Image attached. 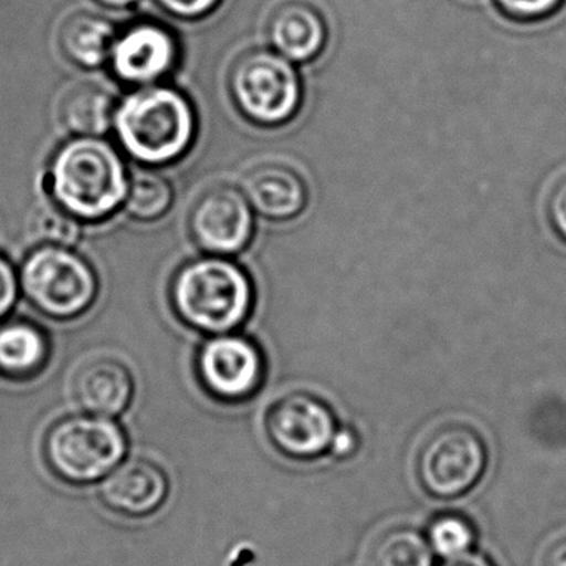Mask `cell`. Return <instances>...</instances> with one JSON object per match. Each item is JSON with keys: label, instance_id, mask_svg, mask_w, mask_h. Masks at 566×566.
Masks as SVG:
<instances>
[{"label": "cell", "instance_id": "cell-1", "mask_svg": "<svg viewBox=\"0 0 566 566\" xmlns=\"http://www.w3.org/2000/svg\"><path fill=\"white\" fill-rule=\"evenodd\" d=\"M130 174L120 151L104 137H74L49 165V195L78 221H102L124 207Z\"/></svg>", "mask_w": 566, "mask_h": 566}, {"label": "cell", "instance_id": "cell-2", "mask_svg": "<svg viewBox=\"0 0 566 566\" xmlns=\"http://www.w3.org/2000/svg\"><path fill=\"white\" fill-rule=\"evenodd\" d=\"M112 130L128 157L147 167H164L190 150L197 115L187 95L177 88L148 85L117 102Z\"/></svg>", "mask_w": 566, "mask_h": 566}, {"label": "cell", "instance_id": "cell-3", "mask_svg": "<svg viewBox=\"0 0 566 566\" xmlns=\"http://www.w3.org/2000/svg\"><path fill=\"white\" fill-rule=\"evenodd\" d=\"M171 301L185 324L217 336L233 333L248 319L254 287L243 268L227 256L210 254L178 271Z\"/></svg>", "mask_w": 566, "mask_h": 566}, {"label": "cell", "instance_id": "cell-4", "mask_svg": "<svg viewBox=\"0 0 566 566\" xmlns=\"http://www.w3.org/2000/svg\"><path fill=\"white\" fill-rule=\"evenodd\" d=\"M127 436L112 417L74 413L57 420L44 440L55 475L69 483L101 482L127 455Z\"/></svg>", "mask_w": 566, "mask_h": 566}, {"label": "cell", "instance_id": "cell-5", "mask_svg": "<svg viewBox=\"0 0 566 566\" xmlns=\"http://www.w3.org/2000/svg\"><path fill=\"white\" fill-rule=\"evenodd\" d=\"M230 94L238 112L260 127L287 124L303 104L296 67L273 49H250L234 61Z\"/></svg>", "mask_w": 566, "mask_h": 566}, {"label": "cell", "instance_id": "cell-6", "mask_svg": "<svg viewBox=\"0 0 566 566\" xmlns=\"http://www.w3.org/2000/svg\"><path fill=\"white\" fill-rule=\"evenodd\" d=\"M22 293L54 319H74L94 304L98 280L94 268L74 248L41 244L24 260Z\"/></svg>", "mask_w": 566, "mask_h": 566}, {"label": "cell", "instance_id": "cell-7", "mask_svg": "<svg viewBox=\"0 0 566 566\" xmlns=\"http://www.w3.org/2000/svg\"><path fill=\"white\" fill-rule=\"evenodd\" d=\"M489 462L485 442L472 427L447 423L427 437L417 455V479L433 499L465 495L482 479Z\"/></svg>", "mask_w": 566, "mask_h": 566}, {"label": "cell", "instance_id": "cell-8", "mask_svg": "<svg viewBox=\"0 0 566 566\" xmlns=\"http://www.w3.org/2000/svg\"><path fill=\"white\" fill-rule=\"evenodd\" d=\"M264 429L277 452L304 462L331 453L339 426L323 399L310 392H291L271 403Z\"/></svg>", "mask_w": 566, "mask_h": 566}, {"label": "cell", "instance_id": "cell-9", "mask_svg": "<svg viewBox=\"0 0 566 566\" xmlns=\"http://www.w3.org/2000/svg\"><path fill=\"white\" fill-rule=\"evenodd\" d=\"M205 389L224 402L251 399L263 386L266 364L256 343L240 334H217L198 354Z\"/></svg>", "mask_w": 566, "mask_h": 566}, {"label": "cell", "instance_id": "cell-10", "mask_svg": "<svg viewBox=\"0 0 566 566\" xmlns=\"http://www.w3.org/2000/svg\"><path fill=\"white\" fill-rule=\"evenodd\" d=\"M190 230L201 250L214 256H233L253 238V207L241 188L217 185L195 205Z\"/></svg>", "mask_w": 566, "mask_h": 566}, {"label": "cell", "instance_id": "cell-11", "mask_svg": "<svg viewBox=\"0 0 566 566\" xmlns=\"http://www.w3.org/2000/svg\"><path fill=\"white\" fill-rule=\"evenodd\" d=\"M177 61L175 35L147 22L117 34L108 64L115 77L138 88L158 84L174 71Z\"/></svg>", "mask_w": 566, "mask_h": 566}, {"label": "cell", "instance_id": "cell-12", "mask_svg": "<svg viewBox=\"0 0 566 566\" xmlns=\"http://www.w3.org/2000/svg\"><path fill=\"white\" fill-rule=\"evenodd\" d=\"M168 492L167 473L145 457L124 460L101 483L102 502L114 512L134 518L157 512Z\"/></svg>", "mask_w": 566, "mask_h": 566}, {"label": "cell", "instance_id": "cell-13", "mask_svg": "<svg viewBox=\"0 0 566 566\" xmlns=\"http://www.w3.org/2000/svg\"><path fill=\"white\" fill-rule=\"evenodd\" d=\"M241 190L261 217L287 221L303 213L307 205V185L303 175L286 161L268 160L244 174Z\"/></svg>", "mask_w": 566, "mask_h": 566}, {"label": "cell", "instance_id": "cell-14", "mask_svg": "<svg viewBox=\"0 0 566 566\" xmlns=\"http://www.w3.org/2000/svg\"><path fill=\"white\" fill-rule=\"evenodd\" d=\"M266 35L273 51L293 64H303L323 54L329 32L316 6L306 0H286L271 11Z\"/></svg>", "mask_w": 566, "mask_h": 566}, {"label": "cell", "instance_id": "cell-15", "mask_svg": "<svg viewBox=\"0 0 566 566\" xmlns=\"http://www.w3.org/2000/svg\"><path fill=\"white\" fill-rule=\"evenodd\" d=\"M72 390L84 412L115 419L134 399V374L118 357H92L78 367Z\"/></svg>", "mask_w": 566, "mask_h": 566}, {"label": "cell", "instance_id": "cell-16", "mask_svg": "<svg viewBox=\"0 0 566 566\" xmlns=\"http://www.w3.org/2000/svg\"><path fill=\"white\" fill-rule=\"evenodd\" d=\"M114 95L92 82L69 88L61 102V120L74 137H104L114 128Z\"/></svg>", "mask_w": 566, "mask_h": 566}, {"label": "cell", "instance_id": "cell-17", "mask_svg": "<svg viewBox=\"0 0 566 566\" xmlns=\"http://www.w3.org/2000/svg\"><path fill=\"white\" fill-rule=\"evenodd\" d=\"M117 31L108 19L81 12L62 29L61 45L69 61L82 69H98L111 61Z\"/></svg>", "mask_w": 566, "mask_h": 566}, {"label": "cell", "instance_id": "cell-18", "mask_svg": "<svg viewBox=\"0 0 566 566\" xmlns=\"http://www.w3.org/2000/svg\"><path fill=\"white\" fill-rule=\"evenodd\" d=\"M48 357V337L35 324L14 321L0 327V373L25 379L38 374Z\"/></svg>", "mask_w": 566, "mask_h": 566}, {"label": "cell", "instance_id": "cell-19", "mask_svg": "<svg viewBox=\"0 0 566 566\" xmlns=\"http://www.w3.org/2000/svg\"><path fill=\"white\" fill-rule=\"evenodd\" d=\"M432 546L426 535L410 526H394L370 546L369 566H433Z\"/></svg>", "mask_w": 566, "mask_h": 566}, {"label": "cell", "instance_id": "cell-20", "mask_svg": "<svg viewBox=\"0 0 566 566\" xmlns=\"http://www.w3.org/2000/svg\"><path fill=\"white\" fill-rule=\"evenodd\" d=\"M174 203L170 181L151 170L137 171L130 178L124 208L134 220L155 221L164 217Z\"/></svg>", "mask_w": 566, "mask_h": 566}, {"label": "cell", "instance_id": "cell-21", "mask_svg": "<svg viewBox=\"0 0 566 566\" xmlns=\"http://www.w3.org/2000/svg\"><path fill=\"white\" fill-rule=\"evenodd\" d=\"M427 539L436 555L443 559L457 558L472 552L475 545V526L459 513H442L430 522Z\"/></svg>", "mask_w": 566, "mask_h": 566}, {"label": "cell", "instance_id": "cell-22", "mask_svg": "<svg viewBox=\"0 0 566 566\" xmlns=\"http://www.w3.org/2000/svg\"><path fill=\"white\" fill-rule=\"evenodd\" d=\"M31 230L41 244L74 248L82 238V221L54 201H42L32 213Z\"/></svg>", "mask_w": 566, "mask_h": 566}, {"label": "cell", "instance_id": "cell-23", "mask_svg": "<svg viewBox=\"0 0 566 566\" xmlns=\"http://www.w3.org/2000/svg\"><path fill=\"white\" fill-rule=\"evenodd\" d=\"M506 18L518 22H535L555 14L565 0H495Z\"/></svg>", "mask_w": 566, "mask_h": 566}, {"label": "cell", "instance_id": "cell-24", "mask_svg": "<svg viewBox=\"0 0 566 566\" xmlns=\"http://www.w3.org/2000/svg\"><path fill=\"white\" fill-rule=\"evenodd\" d=\"M546 218L556 237L566 243V175L558 178L546 197Z\"/></svg>", "mask_w": 566, "mask_h": 566}, {"label": "cell", "instance_id": "cell-25", "mask_svg": "<svg viewBox=\"0 0 566 566\" xmlns=\"http://www.w3.org/2000/svg\"><path fill=\"white\" fill-rule=\"evenodd\" d=\"M21 291V276L8 258L0 254V319L14 310Z\"/></svg>", "mask_w": 566, "mask_h": 566}, {"label": "cell", "instance_id": "cell-26", "mask_svg": "<svg viewBox=\"0 0 566 566\" xmlns=\"http://www.w3.org/2000/svg\"><path fill=\"white\" fill-rule=\"evenodd\" d=\"M158 4L181 19H200L210 14L220 0H157Z\"/></svg>", "mask_w": 566, "mask_h": 566}, {"label": "cell", "instance_id": "cell-27", "mask_svg": "<svg viewBox=\"0 0 566 566\" xmlns=\"http://www.w3.org/2000/svg\"><path fill=\"white\" fill-rule=\"evenodd\" d=\"M357 450V436L350 429L337 430L336 437H334L333 447H331V453L337 459H347L353 455Z\"/></svg>", "mask_w": 566, "mask_h": 566}, {"label": "cell", "instance_id": "cell-28", "mask_svg": "<svg viewBox=\"0 0 566 566\" xmlns=\"http://www.w3.org/2000/svg\"><path fill=\"white\" fill-rule=\"evenodd\" d=\"M442 566H495L486 556L480 553H467V555L457 556V558L446 559Z\"/></svg>", "mask_w": 566, "mask_h": 566}, {"label": "cell", "instance_id": "cell-29", "mask_svg": "<svg viewBox=\"0 0 566 566\" xmlns=\"http://www.w3.org/2000/svg\"><path fill=\"white\" fill-rule=\"evenodd\" d=\"M545 566H566V538L549 548L546 553Z\"/></svg>", "mask_w": 566, "mask_h": 566}, {"label": "cell", "instance_id": "cell-30", "mask_svg": "<svg viewBox=\"0 0 566 566\" xmlns=\"http://www.w3.org/2000/svg\"><path fill=\"white\" fill-rule=\"evenodd\" d=\"M98 2L112 9H127L130 6L137 4L138 0H98Z\"/></svg>", "mask_w": 566, "mask_h": 566}]
</instances>
